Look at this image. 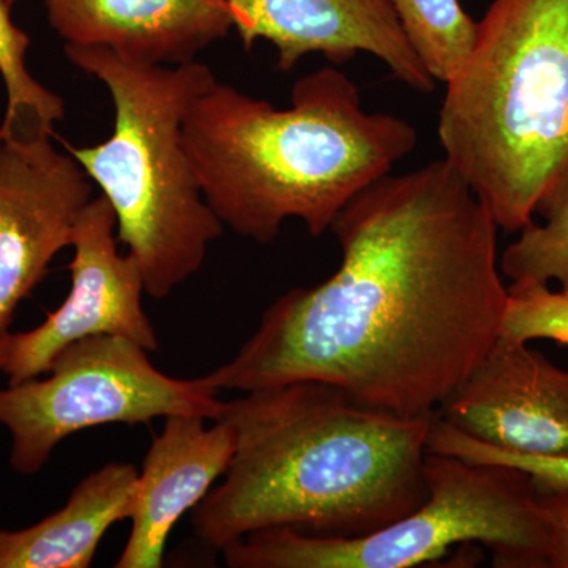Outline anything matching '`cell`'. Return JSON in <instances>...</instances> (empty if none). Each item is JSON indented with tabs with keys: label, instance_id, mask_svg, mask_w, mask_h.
I'll return each instance as SVG.
<instances>
[{
	"label": "cell",
	"instance_id": "6da1fadb",
	"mask_svg": "<svg viewBox=\"0 0 568 568\" xmlns=\"http://www.w3.org/2000/svg\"><path fill=\"white\" fill-rule=\"evenodd\" d=\"M497 230L446 160L377 179L332 223L335 274L276 298L207 376L220 392L316 381L396 416L436 414L500 336Z\"/></svg>",
	"mask_w": 568,
	"mask_h": 568
},
{
	"label": "cell",
	"instance_id": "7a4b0ae2",
	"mask_svg": "<svg viewBox=\"0 0 568 568\" xmlns=\"http://www.w3.org/2000/svg\"><path fill=\"white\" fill-rule=\"evenodd\" d=\"M436 414L396 416L316 381L224 402L220 418L233 426L234 457L193 508L194 534L223 551L265 529L347 538L384 528L428 495Z\"/></svg>",
	"mask_w": 568,
	"mask_h": 568
},
{
	"label": "cell",
	"instance_id": "3957f363",
	"mask_svg": "<svg viewBox=\"0 0 568 568\" xmlns=\"http://www.w3.org/2000/svg\"><path fill=\"white\" fill-rule=\"evenodd\" d=\"M183 140L223 226L267 245L290 219L313 237L331 230L355 194L414 151L417 132L365 112L347 74L324 67L295 82L287 110L216 81L190 108Z\"/></svg>",
	"mask_w": 568,
	"mask_h": 568
},
{
	"label": "cell",
	"instance_id": "277c9868",
	"mask_svg": "<svg viewBox=\"0 0 568 568\" xmlns=\"http://www.w3.org/2000/svg\"><path fill=\"white\" fill-rule=\"evenodd\" d=\"M446 85L444 160L519 233L568 164V0H493Z\"/></svg>",
	"mask_w": 568,
	"mask_h": 568
},
{
	"label": "cell",
	"instance_id": "5b68a950",
	"mask_svg": "<svg viewBox=\"0 0 568 568\" xmlns=\"http://www.w3.org/2000/svg\"><path fill=\"white\" fill-rule=\"evenodd\" d=\"M65 54L110 92L114 130L93 148L63 145L114 209L119 242L140 265L145 294L162 301L200 272L224 230L183 140L186 114L215 74L196 61L151 65L100 47L65 44Z\"/></svg>",
	"mask_w": 568,
	"mask_h": 568
},
{
	"label": "cell",
	"instance_id": "8992f818",
	"mask_svg": "<svg viewBox=\"0 0 568 568\" xmlns=\"http://www.w3.org/2000/svg\"><path fill=\"white\" fill-rule=\"evenodd\" d=\"M426 499L361 537H317L290 528L250 534L223 549L231 568H410L480 544L495 567L545 568L547 534L525 470L428 452Z\"/></svg>",
	"mask_w": 568,
	"mask_h": 568
},
{
	"label": "cell",
	"instance_id": "52a82bcc",
	"mask_svg": "<svg viewBox=\"0 0 568 568\" xmlns=\"http://www.w3.org/2000/svg\"><path fill=\"white\" fill-rule=\"evenodd\" d=\"M149 354L123 336H89L62 351L47 377L2 388L11 467L39 474L62 440L93 426L148 425L181 414L219 420L224 402L211 377L164 375Z\"/></svg>",
	"mask_w": 568,
	"mask_h": 568
},
{
	"label": "cell",
	"instance_id": "ba28073f",
	"mask_svg": "<svg viewBox=\"0 0 568 568\" xmlns=\"http://www.w3.org/2000/svg\"><path fill=\"white\" fill-rule=\"evenodd\" d=\"M118 219L106 197H92L74 224L70 293L29 332L11 334L0 373L9 386L47 375L67 347L97 335L132 339L153 353L159 336L145 315L144 278L132 254L119 253Z\"/></svg>",
	"mask_w": 568,
	"mask_h": 568
},
{
	"label": "cell",
	"instance_id": "9c48e42d",
	"mask_svg": "<svg viewBox=\"0 0 568 568\" xmlns=\"http://www.w3.org/2000/svg\"><path fill=\"white\" fill-rule=\"evenodd\" d=\"M92 200V181L51 138L0 140V364L14 313L55 254L71 245L74 224Z\"/></svg>",
	"mask_w": 568,
	"mask_h": 568
},
{
	"label": "cell",
	"instance_id": "30bf717a",
	"mask_svg": "<svg viewBox=\"0 0 568 568\" xmlns=\"http://www.w3.org/2000/svg\"><path fill=\"white\" fill-rule=\"evenodd\" d=\"M227 6L245 50L268 41L278 54V70H293L308 54L342 65L368 52L414 91H435V78L414 51L390 0H227Z\"/></svg>",
	"mask_w": 568,
	"mask_h": 568
},
{
	"label": "cell",
	"instance_id": "8fae6325",
	"mask_svg": "<svg viewBox=\"0 0 568 568\" xmlns=\"http://www.w3.org/2000/svg\"><path fill=\"white\" fill-rule=\"evenodd\" d=\"M528 345L497 339L437 416L488 446L568 455V369Z\"/></svg>",
	"mask_w": 568,
	"mask_h": 568
},
{
	"label": "cell",
	"instance_id": "7c38bea8",
	"mask_svg": "<svg viewBox=\"0 0 568 568\" xmlns=\"http://www.w3.org/2000/svg\"><path fill=\"white\" fill-rule=\"evenodd\" d=\"M170 416L138 474L129 541L115 568H160L171 530L193 510L233 462L235 436L226 420Z\"/></svg>",
	"mask_w": 568,
	"mask_h": 568
},
{
	"label": "cell",
	"instance_id": "4fadbf2b",
	"mask_svg": "<svg viewBox=\"0 0 568 568\" xmlns=\"http://www.w3.org/2000/svg\"><path fill=\"white\" fill-rule=\"evenodd\" d=\"M71 47L106 48L126 61L181 65L234 29L227 0H44Z\"/></svg>",
	"mask_w": 568,
	"mask_h": 568
},
{
	"label": "cell",
	"instance_id": "5bb4252c",
	"mask_svg": "<svg viewBox=\"0 0 568 568\" xmlns=\"http://www.w3.org/2000/svg\"><path fill=\"white\" fill-rule=\"evenodd\" d=\"M136 467L108 463L82 478L65 506L21 530H0V568H89L108 530L130 519Z\"/></svg>",
	"mask_w": 568,
	"mask_h": 568
},
{
	"label": "cell",
	"instance_id": "9a60e30c",
	"mask_svg": "<svg viewBox=\"0 0 568 568\" xmlns=\"http://www.w3.org/2000/svg\"><path fill=\"white\" fill-rule=\"evenodd\" d=\"M11 7L0 0V77L7 89V110L0 140L32 142L52 136L55 122L65 115L61 97L48 91L29 73L28 33L10 18Z\"/></svg>",
	"mask_w": 568,
	"mask_h": 568
},
{
	"label": "cell",
	"instance_id": "2e32d148",
	"mask_svg": "<svg viewBox=\"0 0 568 568\" xmlns=\"http://www.w3.org/2000/svg\"><path fill=\"white\" fill-rule=\"evenodd\" d=\"M536 213L545 223H529L519 231L518 241L508 246L499 261L500 272L510 286L568 284V164L547 193L538 201Z\"/></svg>",
	"mask_w": 568,
	"mask_h": 568
},
{
	"label": "cell",
	"instance_id": "e0dca14e",
	"mask_svg": "<svg viewBox=\"0 0 568 568\" xmlns=\"http://www.w3.org/2000/svg\"><path fill=\"white\" fill-rule=\"evenodd\" d=\"M414 51L435 81L457 73L476 40L477 22L459 0H390Z\"/></svg>",
	"mask_w": 568,
	"mask_h": 568
},
{
	"label": "cell",
	"instance_id": "ac0fdd59",
	"mask_svg": "<svg viewBox=\"0 0 568 568\" xmlns=\"http://www.w3.org/2000/svg\"><path fill=\"white\" fill-rule=\"evenodd\" d=\"M428 452L450 455L481 465H503L525 470L537 491L568 488V455H537L488 446L435 417L428 436Z\"/></svg>",
	"mask_w": 568,
	"mask_h": 568
},
{
	"label": "cell",
	"instance_id": "d6986e66",
	"mask_svg": "<svg viewBox=\"0 0 568 568\" xmlns=\"http://www.w3.org/2000/svg\"><path fill=\"white\" fill-rule=\"evenodd\" d=\"M499 339H552L568 346V284L560 286V291L549 290L548 284L508 286Z\"/></svg>",
	"mask_w": 568,
	"mask_h": 568
},
{
	"label": "cell",
	"instance_id": "ffe728a7",
	"mask_svg": "<svg viewBox=\"0 0 568 568\" xmlns=\"http://www.w3.org/2000/svg\"><path fill=\"white\" fill-rule=\"evenodd\" d=\"M547 534L545 568H568V488L537 491Z\"/></svg>",
	"mask_w": 568,
	"mask_h": 568
},
{
	"label": "cell",
	"instance_id": "44dd1931",
	"mask_svg": "<svg viewBox=\"0 0 568 568\" xmlns=\"http://www.w3.org/2000/svg\"><path fill=\"white\" fill-rule=\"evenodd\" d=\"M7 3H9V6H13L14 2H18V0H6Z\"/></svg>",
	"mask_w": 568,
	"mask_h": 568
}]
</instances>
